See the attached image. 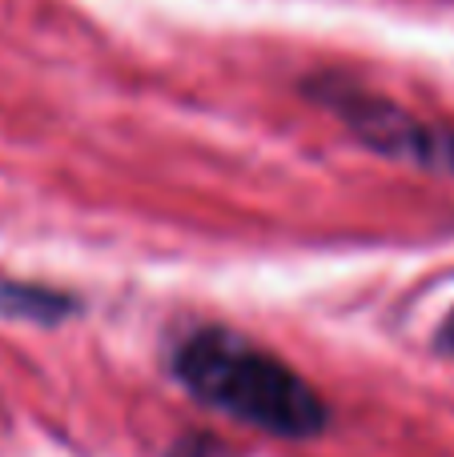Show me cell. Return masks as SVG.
Wrapping results in <instances>:
<instances>
[{
	"instance_id": "cell-1",
	"label": "cell",
	"mask_w": 454,
	"mask_h": 457,
	"mask_svg": "<svg viewBox=\"0 0 454 457\" xmlns=\"http://www.w3.org/2000/svg\"><path fill=\"white\" fill-rule=\"evenodd\" d=\"M169 370L209 410L270 437H314L330 426L322 394L294 365L222 325L193 329L177 341Z\"/></svg>"
},
{
	"instance_id": "cell-2",
	"label": "cell",
	"mask_w": 454,
	"mask_h": 457,
	"mask_svg": "<svg viewBox=\"0 0 454 457\" xmlns=\"http://www.w3.org/2000/svg\"><path fill=\"white\" fill-rule=\"evenodd\" d=\"M306 96L334 112L366 149L391 161H410V165L454 173V125H426L402 104L338 77H310Z\"/></svg>"
},
{
	"instance_id": "cell-3",
	"label": "cell",
	"mask_w": 454,
	"mask_h": 457,
	"mask_svg": "<svg viewBox=\"0 0 454 457\" xmlns=\"http://www.w3.org/2000/svg\"><path fill=\"white\" fill-rule=\"evenodd\" d=\"M0 309L16 317H29V321H61L69 317L72 297L56 289H45V285H16V281H0Z\"/></svg>"
},
{
	"instance_id": "cell-4",
	"label": "cell",
	"mask_w": 454,
	"mask_h": 457,
	"mask_svg": "<svg viewBox=\"0 0 454 457\" xmlns=\"http://www.w3.org/2000/svg\"><path fill=\"white\" fill-rule=\"evenodd\" d=\"M165 457H238V450L225 445L222 437H214V434H185L169 445Z\"/></svg>"
},
{
	"instance_id": "cell-5",
	"label": "cell",
	"mask_w": 454,
	"mask_h": 457,
	"mask_svg": "<svg viewBox=\"0 0 454 457\" xmlns=\"http://www.w3.org/2000/svg\"><path fill=\"white\" fill-rule=\"evenodd\" d=\"M439 349L442 353H454V309H450V317L439 325Z\"/></svg>"
}]
</instances>
